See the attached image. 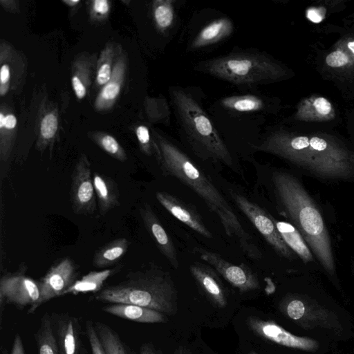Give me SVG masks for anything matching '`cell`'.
I'll return each instance as SVG.
<instances>
[{"label":"cell","instance_id":"cell-28","mask_svg":"<svg viewBox=\"0 0 354 354\" xmlns=\"http://www.w3.org/2000/svg\"><path fill=\"white\" fill-rule=\"evenodd\" d=\"M85 329L91 354H106L97 335L95 324L92 320H86Z\"/></svg>","mask_w":354,"mask_h":354},{"label":"cell","instance_id":"cell-31","mask_svg":"<svg viewBox=\"0 0 354 354\" xmlns=\"http://www.w3.org/2000/svg\"><path fill=\"white\" fill-rule=\"evenodd\" d=\"M136 136L142 151L147 155H151V147L150 135L148 129L145 126H139L136 129Z\"/></svg>","mask_w":354,"mask_h":354},{"label":"cell","instance_id":"cell-33","mask_svg":"<svg viewBox=\"0 0 354 354\" xmlns=\"http://www.w3.org/2000/svg\"><path fill=\"white\" fill-rule=\"evenodd\" d=\"M313 105L317 112L322 115L328 114L331 111V104L324 97H319L314 100Z\"/></svg>","mask_w":354,"mask_h":354},{"label":"cell","instance_id":"cell-2","mask_svg":"<svg viewBox=\"0 0 354 354\" xmlns=\"http://www.w3.org/2000/svg\"><path fill=\"white\" fill-rule=\"evenodd\" d=\"M272 183L283 214L301 233L324 269L335 272V263L326 224L315 201L301 182L286 171H275Z\"/></svg>","mask_w":354,"mask_h":354},{"label":"cell","instance_id":"cell-26","mask_svg":"<svg viewBox=\"0 0 354 354\" xmlns=\"http://www.w3.org/2000/svg\"><path fill=\"white\" fill-rule=\"evenodd\" d=\"M153 18L160 30L164 31L171 27L175 20L174 1H156L153 6Z\"/></svg>","mask_w":354,"mask_h":354},{"label":"cell","instance_id":"cell-37","mask_svg":"<svg viewBox=\"0 0 354 354\" xmlns=\"http://www.w3.org/2000/svg\"><path fill=\"white\" fill-rule=\"evenodd\" d=\"M139 354H163L161 349L151 342H145L140 347Z\"/></svg>","mask_w":354,"mask_h":354},{"label":"cell","instance_id":"cell-4","mask_svg":"<svg viewBox=\"0 0 354 354\" xmlns=\"http://www.w3.org/2000/svg\"><path fill=\"white\" fill-rule=\"evenodd\" d=\"M171 100L176 114L196 153L203 158L233 164L226 145L209 118L198 102L181 88H171Z\"/></svg>","mask_w":354,"mask_h":354},{"label":"cell","instance_id":"cell-27","mask_svg":"<svg viewBox=\"0 0 354 354\" xmlns=\"http://www.w3.org/2000/svg\"><path fill=\"white\" fill-rule=\"evenodd\" d=\"M99 145L109 155L120 161H124L127 156L117 140L109 135L103 136L99 140Z\"/></svg>","mask_w":354,"mask_h":354},{"label":"cell","instance_id":"cell-12","mask_svg":"<svg viewBox=\"0 0 354 354\" xmlns=\"http://www.w3.org/2000/svg\"><path fill=\"white\" fill-rule=\"evenodd\" d=\"M280 311L289 319L304 328L321 325L331 326L330 315L325 309L312 304L299 296L289 295L279 303Z\"/></svg>","mask_w":354,"mask_h":354},{"label":"cell","instance_id":"cell-45","mask_svg":"<svg viewBox=\"0 0 354 354\" xmlns=\"http://www.w3.org/2000/svg\"><path fill=\"white\" fill-rule=\"evenodd\" d=\"M348 47L354 53V41L348 42Z\"/></svg>","mask_w":354,"mask_h":354},{"label":"cell","instance_id":"cell-22","mask_svg":"<svg viewBox=\"0 0 354 354\" xmlns=\"http://www.w3.org/2000/svg\"><path fill=\"white\" fill-rule=\"evenodd\" d=\"M129 241L126 238L116 239L97 250L93 257V265L103 268L116 264L127 252Z\"/></svg>","mask_w":354,"mask_h":354},{"label":"cell","instance_id":"cell-8","mask_svg":"<svg viewBox=\"0 0 354 354\" xmlns=\"http://www.w3.org/2000/svg\"><path fill=\"white\" fill-rule=\"evenodd\" d=\"M78 276L77 266L71 258L65 257L55 261L38 281L40 299L37 309L48 301L65 295Z\"/></svg>","mask_w":354,"mask_h":354},{"label":"cell","instance_id":"cell-18","mask_svg":"<svg viewBox=\"0 0 354 354\" xmlns=\"http://www.w3.org/2000/svg\"><path fill=\"white\" fill-rule=\"evenodd\" d=\"M93 180L97 198L100 214L104 216L120 205V193L116 182L111 178L95 172Z\"/></svg>","mask_w":354,"mask_h":354},{"label":"cell","instance_id":"cell-41","mask_svg":"<svg viewBox=\"0 0 354 354\" xmlns=\"http://www.w3.org/2000/svg\"><path fill=\"white\" fill-rule=\"evenodd\" d=\"M10 77V70L8 65H3L1 68L0 80L2 84L8 82Z\"/></svg>","mask_w":354,"mask_h":354},{"label":"cell","instance_id":"cell-15","mask_svg":"<svg viewBox=\"0 0 354 354\" xmlns=\"http://www.w3.org/2000/svg\"><path fill=\"white\" fill-rule=\"evenodd\" d=\"M139 212L146 230L154 240L160 252L170 264L177 269L179 263L175 245L151 205L148 203H142L139 207Z\"/></svg>","mask_w":354,"mask_h":354},{"label":"cell","instance_id":"cell-34","mask_svg":"<svg viewBox=\"0 0 354 354\" xmlns=\"http://www.w3.org/2000/svg\"><path fill=\"white\" fill-rule=\"evenodd\" d=\"M326 9L323 7L311 8L307 10V18L313 23L321 22L325 17Z\"/></svg>","mask_w":354,"mask_h":354},{"label":"cell","instance_id":"cell-19","mask_svg":"<svg viewBox=\"0 0 354 354\" xmlns=\"http://www.w3.org/2000/svg\"><path fill=\"white\" fill-rule=\"evenodd\" d=\"M233 31L232 21L227 17L217 19L205 26L191 44L192 49H198L217 43L229 37Z\"/></svg>","mask_w":354,"mask_h":354},{"label":"cell","instance_id":"cell-11","mask_svg":"<svg viewBox=\"0 0 354 354\" xmlns=\"http://www.w3.org/2000/svg\"><path fill=\"white\" fill-rule=\"evenodd\" d=\"M246 323L255 335L276 344L306 351H315L319 347L316 340L295 335L272 320H264L250 316L247 319Z\"/></svg>","mask_w":354,"mask_h":354},{"label":"cell","instance_id":"cell-32","mask_svg":"<svg viewBox=\"0 0 354 354\" xmlns=\"http://www.w3.org/2000/svg\"><path fill=\"white\" fill-rule=\"evenodd\" d=\"M326 62L329 66L340 67L348 62V58L342 51L335 50L327 55Z\"/></svg>","mask_w":354,"mask_h":354},{"label":"cell","instance_id":"cell-40","mask_svg":"<svg viewBox=\"0 0 354 354\" xmlns=\"http://www.w3.org/2000/svg\"><path fill=\"white\" fill-rule=\"evenodd\" d=\"M17 124V119L13 115H8L4 118V127L8 129L15 128Z\"/></svg>","mask_w":354,"mask_h":354},{"label":"cell","instance_id":"cell-42","mask_svg":"<svg viewBox=\"0 0 354 354\" xmlns=\"http://www.w3.org/2000/svg\"><path fill=\"white\" fill-rule=\"evenodd\" d=\"M184 350L185 348H183L182 346H180L174 352V354H184Z\"/></svg>","mask_w":354,"mask_h":354},{"label":"cell","instance_id":"cell-20","mask_svg":"<svg viewBox=\"0 0 354 354\" xmlns=\"http://www.w3.org/2000/svg\"><path fill=\"white\" fill-rule=\"evenodd\" d=\"M278 232L286 245L304 263L314 261L313 254L299 230L291 223L273 217Z\"/></svg>","mask_w":354,"mask_h":354},{"label":"cell","instance_id":"cell-38","mask_svg":"<svg viewBox=\"0 0 354 354\" xmlns=\"http://www.w3.org/2000/svg\"><path fill=\"white\" fill-rule=\"evenodd\" d=\"M10 354H26L23 340L19 333L15 336Z\"/></svg>","mask_w":354,"mask_h":354},{"label":"cell","instance_id":"cell-5","mask_svg":"<svg viewBox=\"0 0 354 354\" xmlns=\"http://www.w3.org/2000/svg\"><path fill=\"white\" fill-rule=\"evenodd\" d=\"M196 69L235 84H266L281 75L279 66L266 54L239 52L201 62Z\"/></svg>","mask_w":354,"mask_h":354},{"label":"cell","instance_id":"cell-46","mask_svg":"<svg viewBox=\"0 0 354 354\" xmlns=\"http://www.w3.org/2000/svg\"><path fill=\"white\" fill-rule=\"evenodd\" d=\"M184 354H193V353L191 351H189V350L185 348Z\"/></svg>","mask_w":354,"mask_h":354},{"label":"cell","instance_id":"cell-9","mask_svg":"<svg viewBox=\"0 0 354 354\" xmlns=\"http://www.w3.org/2000/svg\"><path fill=\"white\" fill-rule=\"evenodd\" d=\"M194 252L212 266L228 283L241 292H247L260 288L259 281L253 271L245 264L236 265L224 259L219 254L201 248H195Z\"/></svg>","mask_w":354,"mask_h":354},{"label":"cell","instance_id":"cell-47","mask_svg":"<svg viewBox=\"0 0 354 354\" xmlns=\"http://www.w3.org/2000/svg\"><path fill=\"white\" fill-rule=\"evenodd\" d=\"M249 354H259V353H256V352H254V351H251V352H250V353H249Z\"/></svg>","mask_w":354,"mask_h":354},{"label":"cell","instance_id":"cell-39","mask_svg":"<svg viewBox=\"0 0 354 354\" xmlns=\"http://www.w3.org/2000/svg\"><path fill=\"white\" fill-rule=\"evenodd\" d=\"M93 8L96 12L104 15L109 9V2L106 0H96L93 2Z\"/></svg>","mask_w":354,"mask_h":354},{"label":"cell","instance_id":"cell-25","mask_svg":"<svg viewBox=\"0 0 354 354\" xmlns=\"http://www.w3.org/2000/svg\"><path fill=\"white\" fill-rule=\"evenodd\" d=\"M221 104L227 109L237 112L257 111L265 106L263 100L253 95L226 97L221 100Z\"/></svg>","mask_w":354,"mask_h":354},{"label":"cell","instance_id":"cell-35","mask_svg":"<svg viewBox=\"0 0 354 354\" xmlns=\"http://www.w3.org/2000/svg\"><path fill=\"white\" fill-rule=\"evenodd\" d=\"M111 78V66L109 64H104L98 70L97 81L99 84H106Z\"/></svg>","mask_w":354,"mask_h":354},{"label":"cell","instance_id":"cell-10","mask_svg":"<svg viewBox=\"0 0 354 354\" xmlns=\"http://www.w3.org/2000/svg\"><path fill=\"white\" fill-rule=\"evenodd\" d=\"M70 199L78 215L93 214L96 210V194L88 159L82 156L72 174Z\"/></svg>","mask_w":354,"mask_h":354},{"label":"cell","instance_id":"cell-13","mask_svg":"<svg viewBox=\"0 0 354 354\" xmlns=\"http://www.w3.org/2000/svg\"><path fill=\"white\" fill-rule=\"evenodd\" d=\"M60 354H84L79 319L68 313H50Z\"/></svg>","mask_w":354,"mask_h":354},{"label":"cell","instance_id":"cell-23","mask_svg":"<svg viewBox=\"0 0 354 354\" xmlns=\"http://www.w3.org/2000/svg\"><path fill=\"white\" fill-rule=\"evenodd\" d=\"M34 335L38 354H60L50 314L46 313L43 315L39 326Z\"/></svg>","mask_w":354,"mask_h":354},{"label":"cell","instance_id":"cell-17","mask_svg":"<svg viewBox=\"0 0 354 354\" xmlns=\"http://www.w3.org/2000/svg\"><path fill=\"white\" fill-rule=\"evenodd\" d=\"M110 315L139 323H165L167 315L160 311L136 304H110L102 308Z\"/></svg>","mask_w":354,"mask_h":354},{"label":"cell","instance_id":"cell-16","mask_svg":"<svg viewBox=\"0 0 354 354\" xmlns=\"http://www.w3.org/2000/svg\"><path fill=\"white\" fill-rule=\"evenodd\" d=\"M191 274L209 300L217 308L227 306V295L216 272L211 266L194 262L189 266Z\"/></svg>","mask_w":354,"mask_h":354},{"label":"cell","instance_id":"cell-43","mask_svg":"<svg viewBox=\"0 0 354 354\" xmlns=\"http://www.w3.org/2000/svg\"><path fill=\"white\" fill-rule=\"evenodd\" d=\"M4 118L3 113H0V128H3L4 127Z\"/></svg>","mask_w":354,"mask_h":354},{"label":"cell","instance_id":"cell-1","mask_svg":"<svg viewBox=\"0 0 354 354\" xmlns=\"http://www.w3.org/2000/svg\"><path fill=\"white\" fill-rule=\"evenodd\" d=\"M157 158L165 174L176 178L192 189L220 220L226 234L236 239L243 251L252 259L263 257L252 236L245 230L228 201L210 178L176 145L159 136Z\"/></svg>","mask_w":354,"mask_h":354},{"label":"cell","instance_id":"cell-7","mask_svg":"<svg viewBox=\"0 0 354 354\" xmlns=\"http://www.w3.org/2000/svg\"><path fill=\"white\" fill-rule=\"evenodd\" d=\"M231 198L267 243L281 257L292 260L294 252L286 245L273 221V216L243 194L230 191Z\"/></svg>","mask_w":354,"mask_h":354},{"label":"cell","instance_id":"cell-29","mask_svg":"<svg viewBox=\"0 0 354 354\" xmlns=\"http://www.w3.org/2000/svg\"><path fill=\"white\" fill-rule=\"evenodd\" d=\"M57 129V119L53 113L47 114L41 123V134L44 139L50 140L54 137Z\"/></svg>","mask_w":354,"mask_h":354},{"label":"cell","instance_id":"cell-14","mask_svg":"<svg viewBox=\"0 0 354 354\" xmlns=\"http://www.w3.org/2000/svg\"><path fill=\"white\" fill-rule=\"evenodd\" d=\"M156 198L169 213L189 228L205 238L212 237L200 214L189 205L166 192H157Z\"/></svg>","mask_w":354,"mask_h":354},{"label":"cell","instance_id":"cell-30","mask_svg":"<svg viewBox=\"0 0 354 354\" xmlns=\"http://www.w3.org/2000/svg\"><path fill=\"white\" fill-rule=\"evenodd\" d=\"M120 84L116 82H111L106 84L102 90L97 102L100 104L113 100L119 94Z\"/></svg>","mask_w":354,"mask_h":354},{"label":"cell","instance_id":"cell-6","mask_svg":"<svg viewBox=\"0 0 354 354\" xmlns=\"http://www.w3.org/2000/svg\"><path fill=\"white\" fill-rule=\"evenodd\" d=\"M27 266L21 263L13 272H6L0 279V322L6 304L15 305L19 309L29 306L28 314L37 310L40 299L38 281L26 275Z\"/></svg>","mask_w":354,"mask_h":354},{"label":"cell","instance_id":"cell-3","mask_svg":"<svg viewBox=\"0 0 354 354\" xmlns=\"http://www.w3.org/2000/svg\"><path fill=\"white\" fill-rule=\"evenodd\" d=\"M94 299L109 304H136L169 316L178 310L177 290L171 275L154 264L128 272L122 281L104 287Z\"/></svg>","mask_w":354,"mask_h":354},{"label":"cell","instance_id":"cell-44","mask_svg":"<svg viewBox=\"0 0 354 354\" xmlns=\"http://www.w3.org/2000/svg\"><path fill=\"white\" fill-rule=\"evenodd\" d=\"M64 3L68 4L69 6H74L76 3H78L80 1H75V0H71V1H64Z\"/></svg>","mask_w":354,"mask_h":354},{"label":"cell","instance_id":"cell-36","mask_svg":"<svg viewBox=\"0 0 354 354\" xmlns=\"http://www.w3.org/2000/svg\"><path fill=\"white\" fill-rule=\"evenodd\" d=\"M72 84L77 97L82 99L86 95V88L80 80L74 76L72 79Z\"/></svg>","mask_w":354,"mask_h":354},{"label":"cell","instance_id":"cell-24","mask_svg":"<svg viewBox=\"0 0 354 354\" xmlns=\"http://www.w3.org/2000/svg\"><path fill=\"white\" fill-rule=\"evenodd\" d=\"M95 328L106 354H129L118 333L111 326L95 322Z\"/></svg>","mask_w":354,"mask_h":354},{"label":"cell","instance_id":"cell-21","mask_svg":"<svg viewBox=\"0 0 354 354\" xmlns=\"http://www.w3.org/2000/svg\"><path fill=\"white\" fill-rule=\"evenodd\" d=\"M122 265H118L113 268L105 269L100 271H91L75 283L66 292V294L77 295L80 293H97L104 287V282L112 275L116 274L122 268Z\"/></svg>","mask_w":354,"mask_h":354}]
</instances>
